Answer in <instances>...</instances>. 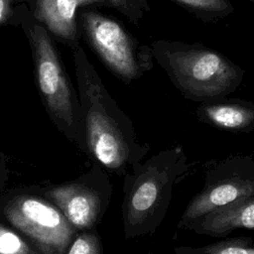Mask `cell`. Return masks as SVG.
Returning <instances> with one entry per match:
<instances>
[{
  "instance_id": "obj_1",
  "label": "cell",
  "mask_w": 254,
  "mask_h": 254,
  "mask_svg": "<svg viewBox=\"0 0 254 254\" xmlns=\"http://www.w3.org/2000/svg\"><path fill=\"white\" fill-rule=\"evenodd\" d=\"M72 56L85 152L105 170L127 174L150 147L137 142L131 119L110 95L80 44Z\"/></svg>"
},
{
  "instance_id": "obj_2",
  "label": "cell",
  "mask_w": 254,
  "mask_h": 254,
  "mask_svg": "<svg viewBox=\"0 0 254 254\" xmlns=\"http://www.w3.org/2000/svg\"><path fill=\"white\" fill-rule=\"evenodd\" d=\"M153 56L175 87L191 101L203 102L234 92L245 70L223 54L200 43L159 39Z\"/></svg>"
},
{
  "instance_id": "obj_3",
  "label": "cell",
  "mask_w": 254,
  "mask_h": 254,
  "mask_svg": "<svg viewBox=\"0 0 254 254\" xmlns=\"http://www.w3.org/2000/svg\"><path fill=\"white\" fill-rule=\"evenodd\" d=\"M26 7L20 28L30 46L35 84L51 120L64 136L85 152L77 89L64 66L57 42Z\"/></svg>"
},
{
  "instance_id": "obj_4",
  "label": "cell",
  "mask_w": 254,
  "mask_h": 254,
  "mask_svg": "<svg viewBox=\"0 0 254 254\" xmlns=\"http://www.w3.org/2000/svg\"><path fill=\"white\" fill-rule=\"evenodd\" d=\"M189 165L181 147H173L137 163L127 173L122 204L126 238L152 234L164 219L176 183Z\"/></svg>"
},
{
  "instance_id": "obj_5",
  "label": "cell",
  "mask_w": 254,
  "mask_h": 254,
  "mask_svg": "<svg viewBox=\"0 0 254 254\" xmlns=\"http://www.w3.org/2000/svg\"><path fill=\"white\" fill-rule=\"evenodd\" d=\"M95 7L86 6L78 11L81 39L117 79L130 85L153 68L152 48L135 37L119 19Z\"/></svg>"
},
{
  "instance_id": "obj_6",
  "label": "cell",
  "mask_w": 254,
  "mask_h": 254,
  "mask_svg": "<svg viewBox=\"0 0 254 254\" xmlns=\"http://www.w3.org/2000/svg\"><path fill=\"white\" fill-rule=\"evenodd\" d=\"M4 219L44 254H65L76 229L45 195L18 193L0 207Z\"/></svg>"
},
{
  "instance_id": "obj_7",
  "label": "cell",
  "mask_w": 254,
  "mask_h": 254,
  "mask_svg": "<svg viewBox=\"0 0 254 254\" xmlns=\"http://www.w3.org/2000/svg\"><path fill=\"white\" fill-rule=\"evenodd\" d=\"M90 175L46 189L45 196L54 202L76 230H88L100 220L109 193L99 190Z\"/></svg>"
},
{
  "instance_id": "obj_8",
  "label": "cell",
  "mask_w": 254,
  "mask_h": 254,
  "mask_svg": "<svg viewBox=\"0 0 254 254\" xmlns=\"http://www.w3.org/2000/svg\"><path fill=\"white\" fill-rule=\"evenodd\" d=\"M206 181V180H205ZM254 194V177L232 171L207 179L203 189L189 202L178 227L188 229L190 224L205 213L241 196Z\"/></svg>"
},
{
  "instance_id": "obj_9",
  "label": "cell",
  "mask_w": 254,
  "mask_h": 254,
  "mask_svg": "<svg viewBox=\"0 0 254 254\" xmlns=\"http://www.w3.org/2000/svg\"><path fill=\"white\" fill-rule=\"evenodd\" d=\"M86 6H105L104 0H36L33 15L56 42L71 52L80 44L78 11Z\"/></svg>"
},
{
  "instance_id": "obj_10",
  "label": "cell",
  "mask_w": 254,
  "mask_h": 254,
  "mask_svg": "<svg viewBox=\"0 0 254 254\" xmlns=\"http://www.w3.org/2000/svg\"><path fill=\"white\" fill-rule=\"evenodd\" d=\"M198 121L231 133L254 130V102L220 97L200 102L195 111Z\"/></svg>"
},
{
  "instance_id": "obj_11",
  "label": "cell",
  "mask_w": 254,
  "mask_h": 254,
  "mask_svg": "<svg viewBox=\"0 0 254 254\" xmlns=\"http://www.w3.org/2000/svg\"><path fill=\"white\" fill-rule=\"evenodd\" d=\"M240 228L254 230V194L241 196L205 213L188 229L197 234L223 237Z\"/></svg>"
},
{
  "instance_id": "obj_12",
  "label": "cell",
  "mask_w": 254,
  "mask_h": 254,
  "mask_svg": "<svg viewBox=\"0 0 254 254\" xmlns=\"http://www.w3.org/2000/svg\"><path fill=\"white\" fill-rule=\"evenodd\" d=\"M205 24H216L229 16L234 7L229 0H170Z\"/></svg>"
},
{
  "instance_id": "obj_13",
  "label": "cell",
  "mask_w": 254,
  "mask_h": 254,
  "mask_svg": "<svg viewBox=\"0 0 254 254\" xmlns=\"http://www.w3.org/2000/svg\"><path fill=\"white\" fill-rule=\"evenodd\" d=\"M175 252L177 254H254V241L251 237H233L198 248L176 247Z\"/></svg>"
},
{
  "instance_id": "obj_14",
  "label": "cell",
  "mask_w": 254,
  "mask_h": 254,
  "mask_svg": "<svg viewBox=\"0 0 254 254\" xmlns=\"http://www.w3.org/2000/svg\"><path fill=\"white\" fill-rule=\"evenodd\" d=\"M0 254H44L30 240L13 229L0 223Z\"/></svg>"
},
{
  "instance_id": "obj_15",
  "label": "cell",
  "mask_w": 254,
  "mask_h": 254,
  "mask_svg": "<svg viewBox=\"0 0 254 254\" xmlns=\"http://www.w3.org/2000/svg\"><path fill=\"white\" fill-rule=\"evenodd\" d=\"M105 6L115 9L130 23L139 26L151 8L148 0H104Z\"/></svg>"
},
{
  "instance_id": "obj_16",
  "label": "cell",
  "mask_w": 254,
  "mask_h": 254,
  "mask_svg": "<svg viewBox=\"0 0 254 254\" xmlns=\"http://www.w3.org/2000/svg\"><path fill=\"white\" fill-rule=\"evenodd\" d=\"M36 0H0V28L19 27L26 7L34 8Z\"/></svg>"
},
{
  "instance_id": "obj_17",
  "label": "cell",
  "mask_w": 254,
  "mask_h": 254,
  "mask_svg": "<svg viewBox=\"0 0 254 254\" xmlns=\"http://www.w3.org/2000/svg\"><path fill=\"white\" fill-rule=\"evenodd\" d=\"M65 254H102L98 236L91 232H82L75 235Z\"/></svg>"
},
{
  "instance_id": "obj_18",
  "label": "cell",
  "mask_w": 254,
  "mask_h": 254,
  "mask_svg": "<svg viewBox=\"0 0 254 254\" xmlns=\"http://www.w3.org/2000/svg\"><path fill=\"white\" fill-rule=\"evenodd\" d=\"M6 169L3 161H0V189L4 187L6 182Z\"/></svg>"
},
{
  "instance_id": "obj_19",
  "label": "cell",
  "mask_w": 254,
  "mask_h": 254,
  "mask_svg": "<svg viewBox=\"0 0 254 254\" xmlns=\"http://www.w3.org/2000/svg\"><path fill=\"white\" fill-rule=\"evenodd\" d=\"M249 1H251V2H253V3H254V0H249Z\"/></svg>"
}]
</instances>
